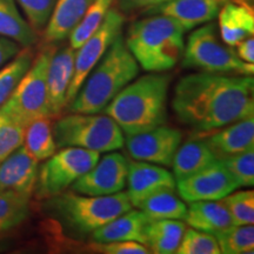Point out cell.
Wrapping results in <instances>:
<instances>
[{
  "label": "cell",
  "mask_w": 254,
  "mask_h": 254,
  "mask_svg": "<svg viewBox=\"0 0 254 254\" xmlns=\"http://www.w3.org/2000/svg\"><path fill=\"white\" fill-rule=\"evenodd\" d=\"M252 75L196 72L180 78L172 110L193 131L207 133L254 114Z\"/></svg>",
  "instance_id": "6da1fadb"
},
{
  "label": "cell",
  "mask_w": 254,
  "mask_h": 254,
  "mask_svg": "<svg viewBox=\"0 0 254 254\" xmlns=\"http://www.w3.org/2000/svg\"><path fill=\"white\" fill-rule=\"evenodd\" d=\"M170 82V74L152 73L140 77L124 87L103 112L118 124L126 135L165 125Z\"/></svg>",
  "instance_id": "7a4b0ae2"
},
{
  "label": "cell",
  "mask_w": 254,
  "mask_h": 254,
  "mask_svg": "<svg viewBox=\"0 0 254 254\" xmlns=\"http://www.w3.org/2000/svg\"><path fill=\"white\" fill-rule=\"evenodd\" d=\"M138 73V63L127 49L125 38L119 34L67 104L69 112H103L113 98L134 80Z\"/></svg>",
  "instance_id": "3957f363"
},
{
  "label": "cell",
  "mask_w": 254,
  "mask_h": 254,
  "mask_svg": "<svg viewBox=\"0 0 254 254\" xmlns=\"http://www.w3.org/2000/svg\"><path fill=\"white\" fill-rule=\"evenodd\" d=\"M185 32L167 15L147 14L129 25L125 44L145 71L164 72L182 60Z\"/></svg>",
  "instance_id": "277c9868"
},
{
  "label": "cell",
  "mask_w": 254,
  "mask_h": 254,
  "mask_svg": "<svg viewBox=\"0 0 254 254\" xmlns=\"http://www.w3.org/2000/svg\"><path fill=\"white\" fill-rule=\"evenodd\" d=\"M47 209L68 230L85 236L133 208L127 193L111 195H85L63 192L47 199Z\"/></svg>",
  "instance_id": "5b68a950"
},
{
  "label": "cell",
  "mask_w": 254,
  "mask_h": 254,
  "mask_svg": "<svg viewBox=\"0 0 254 254\" xmlns=\"http://www.w3.org/2000/svg\"><path fill=\"white\" fill-rule=\"evenodd\" d=\"M55 50V46L50 45L40 51L8 99L0 107V114L9 122L26 127L33 120L51 118L47 72Z\"/></svg>",
  "instance_id": "8992f818"
},
{
  "label": "cell",
  "mask_w": 254,
  "mask_h": 254,
  "mask_svg": "<svg viewBox=\"0 0 254 254\" xmlns=\"http://www.w3.org/2000/svg\"><path fill=\"white\" fill-rule=\"evenodd\" d=\"M57 147H79L105 153L122 148L124 132L111 117L99 113H72L53 125Z\"/></svg>",
  "instance_id": "52a82bcc"
},
{
  "label": "cell",
  "mask_w": 254,
  "mask_h": 254,
  "mask_svg": "<svg viewBox=\"0 0 254 254\" xmlns=\"http://www.w3.org/2000/svg\"><path fill=\"white\" fill-rule=\"evenodd\" d=\"M182 65L185 68L221 74L253 75L254 64L243 62L236 51L219 39L217 25L206 23L190 34L184 47Z\"/></svg>",
  "instance_id": "ba28073f"
},
{
  "label": "cell",
  "mask_w": 254,
  "mask_h": 254,
  "mask_svg": "<svg viewBox=\"0 0 254 254\" xmlns=\"http://www.w3.org/2000/svg\"><path fill=\"white\" fill-rule=\"evenodd\" d=\"M99 152L79 147H62L46 159L38 171L36 193L38 199L62 194L99 160Z\"/></svg>",
  "instance_id": "9c48e42d"
},
{
  "label": "cell",
  "mask_w": 254,
  "mask_h": 254,
  "mask_svg": "<svg viewBox=\"0 0 254 254\" xmlns=\"http://www.w3.org/2000/svg\"><path fill=\"white\" fill-rule=\"evenodd\" d=\"M124 24L125 14L118 8H111L99 26L75 50L74 73L67 92V104L75 97L85 79L103 58L114 39L122 34Z\"/></svg>",
  "instance_id": "30bf717a"
},
{
  "label": "cell",
  "mask_w": 254,
  "mask_h": 254,
  "mask_svg": "<svg viewBox=\"0 0 254 254\" xmlns=\"http://www.w3.org/2000/svg\"><path fill=\"white\" fill-rule=\"evenodd\" d=\"M183 141V132L168 126H158L139 134L127 135L124 142L133 160L160 166H172L176 152Z\"/></svg>",
  "instance_id": "8fae6325"
},
{
  "label": "cell",
  "mask_w": 254,
  "mask_h": 254,
  "mask_svg": "<svg viewBox=\"0 0 254 254\" xmlns=\"http://www.w3.org/2000/svg\"><path fill=\"white\" fill-rule=\"evenodd\" d=\"M128 160L118 152H107L97 164L72 184V190L85 195H111L125 189Z\"/></svg>",
  "instance_id": "7c38bea8"
},
{
  "label": "cell",
  "mask_w": 254,
  "mask_h": 254,
  "mask_svg": "<svg viewBox=\"0 0 254 254\" xmlns=\"http://www.w3.org/2000/svg\"><path fill=\"white\" fill-rule=\"evenodd\" d=\"M176 189L184 201L192 202L221 200L239 189V185L221 161L217 160L192 176L177 180Z\"/></svg>",
  "instance_id": "4fadbf2b"
},
{
  "label": "cell",
  "mask_w": 254,
  "mask_h": 254,
  "mask_svg": "<svg viewBox=\"0 0 254 254\" xmlns=\"http://www.w3.org/2000/svg\"><path fill=\"white\" fill-rule=\"evenodd\" d=\"M127 196L133 207H139L145 199L165 190H176L177 182L166 168L145 161H129L127 173Z\"/></svg>",
  "instance_id": "5bb4252c"
},
{
  "label": "cell",
  "mask_w": 254,
  "mask_h": 254,
  "mask_svg": "<svg viewBox=\"0 0 254 254\" xmlns=\"http://www.w3.org/2000/svg\"><path fill=\"white\" fill-rule=\"evenodd\" d=\"M228 0H166L142 14H164L174 19L185 31L201 26L218 17Z\"/></svg>",
  "instance_id": "9a60e30c"
},
{
  "label": "cell",
  "mask_w": 254,
  "mask_h": 254,
  "mask_svg": "<svg viewBox=\"0 0 254 254\" xmlns=\"http://www.w3.org/2000/svg\"><path fill=\"white\" fill-rule=\"evenodd\" d=\"M39 161L24 145L0 163V190L32 196L36 189Z\"/></svg>",
  "instance_id": "2e32d148"
},
{
  "label": "cell",
  "mask_w": 254,
  "mask_h": 254,
  "mask_svg": "<svg viewBox=\"0 0 254 254\" xmlns=\"http://www.w3.org/2000/svg\"><path fill=\"white\" fill-rule=\"evenodd\" d=\"M202 141L207 145L218 160L254 150V118L238 120L215 131L201 133ZM200 138V136H199Z\"/></svg>",
  "instance_id": "e0dca14e"
},
{
  "label": "cell",
  "mask_w": 254,
  "mask_h": 254,
  "mask_svg": "<svg viewBox=\"0 0 254 254\" xmlns=\"http://www.w3.org/2000/svg\"><path fill=\"white\" fill-rule=\"evenodd\" d=\"M75 50L71 45L56 49L47 72L50 116H58L67 106V92L74 73Z\"/></svg>",
  "instance_id": "ac0fdd59"
},
{
  "label": "cell",
  "mask_w": 254,
  "mask_h": 254,
  "mask_svg": "<svg viewBox=\"0 0 254 254\" xmlns=\"http://www.w3.org/2000/svg\"><path fill=\"white\" fill-rule=\"evenodd\" d=\"M150 221L139 209L131 208L119 217L114 218L104 226L92 232V239L95 243H110V241H138L145 245V227Z\"/></svg>",
  "instance_id": "d6986e66"
},
{
  "label": "cell",
  "mask_w": 254,
  "mask_h": 254,
  "mask_svg": "<svg viewBox=\"0 0 254 254\" xmlns=\"http://www.w3.org/2000/svg\"><path fill=\"white\" fill-rule=\"evenodd\" d=\"M92 0H57L45 30V40L55 44L65 40L84 19Z\"/></svg>",
  "instance_id": "ffe728a7"
},
{
  "label": "cell",
  "mask_w": 254,
  "mask_h": 254,
  "mask_svg": "<svg viewBox=\"0 0 254 254\" xmlns=\"http://www.w3.org/2000/svg\"><path fill=\"white\" fill-rule=\"evenodd\" d=\"M221 40L231 47L254 33L253 8L228 0L218 13Z\"/></svg>",
  "instance_id": "44dd1931"
},
{
  "label": "cell",
  "mask_w": 254,
  "mask_h": 254,
  "mask_svg": "<svg viewBox=\"0 0 254 254\" xmlns=\"http://www.w3.org/2000/svg\"><path fill=\"white\" fill-rule=\"evenodd\" d=\"M185 221L194 230L215 234L233 226L230 212L221 200L190 202Z\"/></svg>",
  "instance_id": "7402d4cb"
},
{
  "label": "cell",
  "mask_w": 254,
  "mask_h": 254,
  "mask_svg": "<svg viewBox=\"0 0 254 254\" xmlns=\"http://www.w3.org/2000/svg\"><path fill=\"white\" fill-rule=\"evenodd\" d=\"M218 159L214 157L201 138L196 136L180 145L173 158L174 179L180 180L211 166Z\"/></svg>",
  "instance_id": "603a6c76"
},
{
  "label": "cell",
  "mask_w": 254,
  "mask_h": 254,
  "mask_svg": "<svg viewBox=\"0 0 254 254\" xmlns=\"http://www.w3.org/2000/svg\"><path fill=\"white\" fill-rule=\"evenodd\" d=\"M185 231L186 225L176 219L150 220L145 227V246L154 254H173Z\"/></svg>",
  "instance_id": "cb8c5ba5"
},
{
  "label": "cell",
  "mask_w": 254,
  "mask_h": 254,
  "mask_svg": "<svg viewBox=\"0 0 254 254\" xmlns=\"http://www.w3.org/2000/svg\"><path fill=\"white\" fill-rule=\"evenodd\" d=\"M0 37L8 38L23 47L37 43V32L21 15L15 0H0Z\"/></svg>",
  "instance_id": "d4e9b609"
},
{
  "label": "cell",
  "mask_w": 254,
  "mask_h": 254,
  "mask_svg": "<svg viewBox=\"0 0 254 254\" xmlns=\"http://www.w3.org/2000/svg\"><path fill=\"white\" fill-rule=\"evenodd\" d=\"M23 145L38 161L46 160L56 153L57 144L49 117L33 120L25 127Z\"/></svg>",
  "instance_id": "484cf974"
},
{
  "label": "cell",
  "mask_w": 254,
  "mask_h": 254,
  "mask_svg": "<svg viewBox=\"0 0 254 254\" xmlns=\"http://www.w3.org/2000/svg\"><path fill=\"white\" fill-rule=\"evenodd\" d=\"M138 208L150 220H161V219L182 220L185 218L187 212L185 202L174 194V190H165L154 193L145 199Z\"/></svg>",
  "instance_id": "4316f807"
},
{
  "label": "cell",
  "mask_w": 254,
  "mask_h": 254,
  "mask_svg": "<svg viewBox=\"0 0 254 254\" xmlns=\"http://www.w3.org/2000/svg\"><path fill=\"white\" fill-rule=\"evenodd\" d=\"M31 196L0 190V234L13 230L30 214Z\"/></svg>",
  "instance_id": "83f0119b"
},
{
  "label": "cell",
  "mask_w": 254,
  "mask_h": 254,
  "mask_svg": "<svg viewBox=\"0 0 254 254\" xmlns=\"http://www.w3.org/2000/svg\"><path fill=\"white\" fill-rule=\"evenodd\" d=\"M33 62V53L30 47L19 51L18 55L0 68V107L6 103L9 95Z\"/></svg>",
  "instance_id": "f1b7e54d"
},
{
  "label": "cell",
  "mask_w": 254,
  "mask_h": 254,
  "mask_svg": "<svg viewBox=\"0 0 254 254\" xmlns=\"http://www.w3.org/2000/svg\"><path fill=\"white\" fill-rule=\"evenodd\" d=\"M224 254H250L254 252L253 225H233L213 234Z\"/></svg>",
  "instance_id": "f546056e"
},
{
  "label": "cell",
  "mask_w": 254,
  "mask_h": 254,
  "mask_svg": "<svg viewBox=\"0 0 254 254\" xmlns=\"http://www.w3.org/2000/svg\"><path fill=\"white\" fill-rule=\"evenodd\" d=\"M116 1L118 0H92L84 19L68 37L69 45L73 49L77 50L91 36L92 32L101 24Z\"/></svg>",
  "instance_id": "4dcf8cb0"
},
{
  "label": "cell",
  "mask_w": 254,
  "mask_h": 254,
  "mask_svg": "<svg viewBox=\"0 0 254 254\" xmlns=\"http://www.w3.org/2000/svg\"><path fill=\"white\" fill-rule=\"evenodd\" d=\"M233 220L234 225L254 224V192L238 190L221 199Z\"/></svg>",
  "instance_id": "1f68e13d"
},
{
  "label": "cell",
  "mask_w": 254,
  "mask_h": 254,
  "mask_svg": "<svg viewBox=\"0 0 254 254\" xmlns=\"http://www.w3.org/2000/svg\"><path fill=\"white\" fill-rule=\"evenodd\" d=\"M178 254H220L218 241L211 233H206L190 227L184 233Z\"/></svg>",
  "instance_id": "d6a6232c"
},
{
  "label": "cell",
  "mask_w": 254,
  "mask_h": 254,
  "mask_svg": "<svg viewBox=\"0 0 254 254\" xmlns=\"http://www.w3.org/2000/svg\"><path fill=\"white\" fill-rule=\"evenodd\" d=\"M254 150L222 159L221 164L236 179L239 187L254 185Z\"/></svg>",
  "instance_id": "836d02e7"
},
{
  "label": "cell",
  "mask_w": 254,
  "mask_h": 254,
  "mask_svg": "<svg viewBox=\"0 0 254 254\" xmlns=\"http://www.w3.org/2000/svg\"><path fill=\"white\" fill-rule=\"evenodd\" d=\"M57 0H15L34 31L46 27Z\"/></svg>",
  "instance_id": "e575fe53"
},
{
  "label": "cell",
  "mask_w": 254,
  "mask_h": 254,
  "mask_svg": "<svg viewBox=\"0 0 254 254\" xmlns=\"http://www.w3.org/2000/svg\"><path fill=\"white\" fill-rule=\"evenodd\" d=\"M24 135L25 127L6 118L0 120V163L23 145Z\"/></svg>",
  "instance_id": "d590c367"
},
{
  "label": "cell",
  "mask_w": 254,
  "mask_h": 254,
  "mask_svg": "<svg viewBox=\"0 0 254 254\" xmlns=\"http://www.w3.org/2000/svg\"><path fill=\"white\" fill-rule=\"evenodd\" d=\"M90 247L99 253L105 254H148L150 250L138 241H110V243H94Z\"/></svg>",
  "instance_id": "8d00e7d4"
},
{
  "label": "cell",
  "mask_w": 254,
  "mask_h": 254,
  "mask_svg": "<svg viewBox=\"0 0 254 254\" xmlns=\"http://www.w3.org/2000/svg\"><path fill=\"white\" fill-rule=\"evenodd\" d=\"M166 0H119V11L123 14H133L135 12H141L150 9L155 6L163 4Z\"/></svg>",
  "instance_id": "74e56055"
},
{
  "label": "cell",
  "mask_w": 254,
  "mask_h": 254,
  "mask_svg": "<svg viewBox=\"0 0 254 254\" xmlns=\"http://www.w3.org/2000/svg\"><path fill=\"white\" fill-rule=\"evenodd\" d=\"M20 51V45L8 38L0 37V68L14 58Z\"/></svg>",
  "instance_id": "f35d334b"
},
{
  "label": "cell",
  "mask_w": 254,
  "mask_h": 254,
  "mask_svg": "<svg viewBox=\"0 0 254 254\" xmlns=\"http://www.w3.org/2000/svg\"><path fill=\"white\" fill-rule=\"evenodd\" d=\"M236 47V55L247 64H254V39L253 37H249L243 41H240Z\"/></svg>",
  "instance_id": "ab89813d"
},
{
  "label": "cell",
  "mask_w": 254,
  "mask_h": 254,
  "mask_svg": "<svg viewBox=\"0 0 254 254\" xmlns=\"http://www.w3.org/2000/svg\"><path fill=\"white\" fill-rule=\"evenodd\" d=\"M232 1L237 2V4L247 6V7L253 8V0H232Z\"/></svg>",
  "instance_id": "60d3db41"
},
{
  "label": "cell",
  "mask_w": 254,
  "mask_h": 254,
  "mask_svg": "<svg viewBox=\"0 0 254 254\" xmlns=\"http://www.w3.org/2000/svg\"><path fill=\"white\" fill-rule=\"evenodd\" d=\"M4 118H5V117L2 116V114H0V120H1V119H4Z\"/></svg>",
  "instance_id": "b9f144b4"
}]
</instances>
